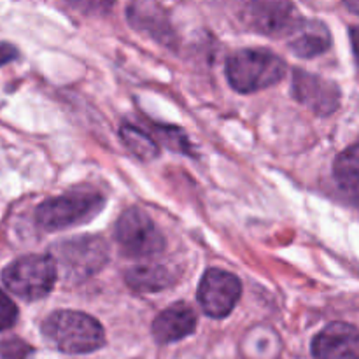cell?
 Wrapping results in <instances>:
<instances>
[{"instance_id": "obj_16", "label": "cell", "mask_w": 359, "mask_h": 359, "mask_svg": "<svg viewBox=\"0 0 359 359\" xmlns=\"http://www.w3.org/2000/svg\"><path fill=\"white\" fill-rule=\"evenodd\" d=\"M156 132L160 135V139L165 144H168V147L175 151H189V144L186 135L182 133V130L174 128V126H156Z\"/></svg>"}, {"instance_id": "obj_4", "label": "cell", "mask_w": 359, "mask_h": 359, "mask_svg": "<svg viewBox=\"0 0 359 359\" xmlns=\"http://www.w3.org/2000/svg\"><path fill=\"white\" fill-rule=\"evenodd\" d=\"M56 266L53 256L28 255L11 263L2 273L7 290L23 300H39L49 294L56 283Z\"/></svg>"}, {"instance_id": "obj_10", "label": "cell", "mask_w": 359, "mask_h": 359, "mask_svg": "<svg viewBox=\"0 0 359 359\" xmlns=\"http://www.w3.org/2000/svg\"><path fill=\"white\" fill-rule=\"evenodd\" d=\"M316 359H359V330L347 323H332L312 340Z\"/></svg>"}, {"instance_id": "obj_15", "label": "cell", "mask_w": 359, "mask_h": 359, "mask_svg": "<svg viewBox=\"0 0 359 359\" xmlns=\"http://www.w3.org/2000/svg\"><path fill=\"white\" fill-rule=\"evenodd\" d=\"M121 139L123 144L128 147V151H132L140 160H153L160 154V147H158L156 140L147 135L144 130L128 125V123L121 126Z\"/></svg>"}, {"instance_id": "obj_11", "label": "cell", "mask_w": 359, "mask_h": 359, "mask_svg": "<svg viewBox=\"0 0 359 359\" xmlns=\"http://www.w3.org/2000/svg\"><path fill=\"white\" fill-rule=\"evenodd\" d=\"M196 328V314L188 304H174L153 321L151 332L158 344H172L191 335Z\"/></svg>"}, {"instance_id": "obj_17", "label": "cell", "mask_w": 359, "mask_h": 359, "mask_svg": "<svg viewBox=\"0 0 359 359\" xmlns=\"http://www.w3.org/2000/svg\"><path fill=\"white\" fill-rule=\"evenodd\" d=\"M18 321V307L11 300L9 294L0 290V332L13 328Z\"/></svg>"}, {"instance_id": "obj_6", "label": "cell", "mask_w": 359, "mask_h": 359, "mask_svg": "<svg viewBox=\"0 0 359 359\" xmlns=\"http://www.w3.org/2000/svg\"><path fill=\"white\" fill-rule=\"evenodd\" d=\"M55 263L67 279H86L107 263V245L100 237H76L55 249Z\"/></svg>"}, {"instance_id": "obj_19", "label": "cell", "mask_w": 359, "mask_h": 359, "mask_svg": "<svg viewBox=\"0 0 359 359\" xmlns=\"http://www.w3.org/2000/svg\"><path fill=\"white\" fill-rule=\"evenodd\" d=\"M351 39H353V46H354V53L359 58V27H354L351 30Z\"/></svg>"}, {"instance_id": "obj_3", "label": "cell", "mask_w": 359, "mask_h": 359, "mask_svg": "<svg viewBox=\"0 0 359 359\" xmlns=\"http://www.w3.org/2000/svg\"><path fill=\"white\" fill-rule=\"evenodd\" d=\"M105 205V198L93 189H74L55 196L35 210V221L42 230L58 231L93 219Z\"/></svg>"}, {"instance_id": "obj_1", "label": "cell", "mask_w": 359, "mask_h": 359, "mask_svg": "<svg viewBox=\"0 0 359 359\" xmlns=\"http://www.w3.org/2000/svg\"><path fill=\"white\" fill-rule=\"evenodd\" d=\"M42 335L65 354L93 353L105 344V333L100 323L76 311L53 312L42 323Z\"/></svg>"}, {"instance_id": "obj_9", "label": "cell", "mask_w": 359, "mask_h": 359, "mask_svg": "<svg viewBox=\"0 0 359 359\" xmlns=\"http://www.w3.org/2000/svg\"><path fill=\"white\" fill-rule=\"evenodd\" d=\"M291 91L300 104L307 105L316 114L328 116L339 109V86L325 77L316 76V74L305 72L302 69L294 70Z\"/></svg>"}, {"instance_id": "obj_14", "label": "cell", "mask_w": 359, "mask_h": 359, "mask_svg": "<svg viewBox=\"0 0 359 359\" xmlns=\"http://www.w3.org/2000/svg\"><path fill=\"white\" fill-rule=\"evenodd\" d=\"M333 175L344 189L359 193V139L339 154L333 163Z\"/></svg>"}, {"instance_id": "obj_20", "label": "cell", "mask_w": 359, "mask_h": 359, "mask_svg": "<svg viewBox=\"0 0 359 359\" xmlns=\"http://www.w3.org/2000/svg\"><path fill=\"white\" fill-rule=\"evenodd\" d=\"M347 7H349L351 11H354V13L359 14V2H351V4H347Z\"/></svg>"}, {"instance_id": "obj_13", "label": "cell", "mask_w": 359, "mask_h": 359, "mask_svg": "<svg viewBox=\"0 0 359 359\" xmlns=\"http://www.w3.org/2000/svg\"><path fill=\"white\" fill-rule=\"evenodd\" d=\"M126 284L139 293H156L174 283L170 270L161 265H139L125 276Z\"/></svg>"}, {"instance_id": "obj_2", "label": "cell", "mask_w": 359, "mask_h": 359, "mask_svg": "<svg viewBox=\"0 0 359 359\" xmlns=\"http://www.w3.org/2000/svg\"><path fill=\"white\" fill-rule=\"evenodd\" d=\"M286 62L269 49H241L226 62V77L238 93H255L279 83Z\"/></svg>"}, {"instance_id": "obj_5", "label": "cell", "mask_w": 359, "mask_h": 359, "mask_svg": "<svg viewBox=\"0 0 359 359\" xmlns=\"http://www.w3.org/2000/svg\"><path fill=\"white\" fill-rule=\"evenodd\" d=\"M116 238L130 258H153L163 252L165 237L142 209L125 210L116 224Z\"/></svg>"}, {"instance_id": "obj_8", "label": "cell", "mask_w": 359, "mask_h": 359, "mask_svg": "<svg viewBox=\"0 0 359 359\" xmlns=\"http://www.w3.org/2000/svg\"><path fill=\"white\" fill-rule=\"evenodd\" d=\"M242 293L238 277L226 270L210 269L203 273L198 286V302L203 312L214 319H223L237 305Z\"/></svg>"}, {"instance_id": "obj_7", "label": "cell", "mask_w": 359, "mask_h": 359, "mask_svg": "<svg viewBox=\"0 0 359 359\" xmlns=\"http://www.w3.org/2000/svg\"><path fill=\"white\" fill-rule=\"evenodd\" d=\"M242 18L249 30L270 37L293 35L304 23L290 2H251L244 7Z\"/></svg>"}, {"instance_id": "obj_18", "label": "cell", "mask_w": 359, "mask_h": 359, "mask_svg": "<svg viewBox=\"0 0 359 359\" xmlns=\"http://www.w3.org/2000/svg\"><path fill=\"white\" fill-rule=\"evenodd\" d=\"M18 58V49L9 42H0V67Z\"/></svg>"}, {"instance_id": "obj_12", "label": "cell", "mask_w": 359, "mask_h": 359, "mask_svg": "<svg viewBox=\"0 0 359 359\" xmlns=\"http://www.w3.org/2000/svg\"><path fill=\"white\" fill-rule=\"evenodd\" d=\"M330 44H332V37L325 25L318 21H304L300 28L294 32L290 48L300 58H314L328 51Z\"/></svg>"}]
</instances>
